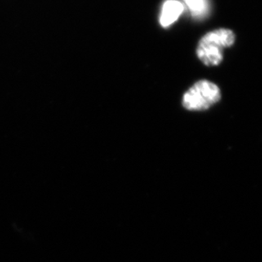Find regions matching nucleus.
Returning <instances> with one entry per match:
<instances>
[{
    "label": "nucleus",
    "instance_id": "nucleus-1",
    "mask_svg": "<svg viewBox=\"0 0 262 262\" xmlns=\"http://www.w3.org/2000/svg\"><path fill=\"white\" fill-rule=\"evenodd\" d=\"M235 42V35L231 30L218 29L208 32L199 42L197 55L208 67H215L223 59V50Z\"/></svg>",
    "mask_w": 262,
    "mask_h": 262
},
{
    "label": "nucleus",
    "instance_id": "nucleus-2",
    "mask_svg": "<svg viewBox=\"0 0 262 262\" xmlns=\"http://www.w3.org/2000/svg\"><path fill=\"white\" fill-rule=\"evenodd\" d=\"M221 97L220 89L215 83L201 80L186 92L183 95V105L188 111L201 112L217 103Z\"/></svg>",
    "mask_w": 262,
    "mask_h": 262
},
{
    "label": "nucleus",
    "instance_id": "nucleus-3",
    "mask_svg": "<svg viewBox=\"0 0 262 262\" xmlns=\"http://www.w3.org/2000/svg\"><path fill=\"white\" fill-rule=\"evenodd\" d=\"M184 10V5L179 0H166L161 9V25L163 28H168L178 20Z\"/></svg>",
    "mask_w": 262,
    "mask_h": 262
},
{
    "label": "nucleus",
    "instance_id": "nucleus-4",
    "mask_svg": "<svg viewBox=\"0 0 262 262\" xmlns=\"http://www.w3.org/2000/svg\"><path fill=\"white\" fill-rule=\"evenodd\" d=\"M184 8H188V12L196 19H202L210 11L209 0H182Z\"/></svg>",
    "mask_w": 262,
    "mask_h": 262
}]
</instances>
